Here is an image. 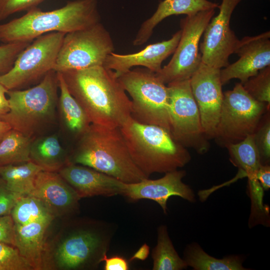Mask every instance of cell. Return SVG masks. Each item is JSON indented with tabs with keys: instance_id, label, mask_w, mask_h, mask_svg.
Instances as JSON below:
<instances>
[{
	"instance_id": "6da1fadb",
	"label": "cell",
	"mask_w": 270,
	"mask_h": 270,
	"mask_svg": "<svg viewBox=\"0 0 270 270\" xmlns=\"http://www.w3.org/2000/svg\"><path fill=\"white\" fill-rule=\"evenodd\" d=\"M60 72L92 124L120 128L131 116V100L113 70L99 66Z\"/></svg>"
},
{
	"instance_id": "7a4b0ae2",
	"label": "cell",
	"mask_w": 270,
	"mask_h": 270,
	"mask_svg": "<svg viewBox=\"0 0 270 270\" xmlns=\"http://www.w3.org/2000/svg\"><path fill=\"white\" fill-rule=\"evenodd\" d=\"M80 137L68 162L90 167L125 183L148 178L132 160L120 128L91 124Z\"/></svg>"
},
{
	"instance_id": "3957f363",
	"label": "cell",
	"mask_w": 270,
	"mask_h": 270,
	"mask_svg": "<svg viewBox=\"0 0 270 270\" xmlns=\"http://www.w3.org/2000/svg\"><path fill=\"white\" fill-rule=\"evenodd\" d=\"M100 20L98 0L69 1L60 8L46 12L36 7L20 18L0 24V42H32L50 32L66 34L83 29Z\"/></svg>"
},
{
	"instance_id": "277c9868",
	"label": "cell",
	"mask_w": 270,
	"mask_h": 270,
	"mask_svg": "<svg viewBox=\"0 0 270 270\" xmlns=\"http://www.w3.org/2000/svg\"><path fill=\"white\" fill-rule=\"evenodd\" d=\"M120 128L132 160L148 177L177 170L191 160L186 148L161 126L142 124L130 116Z\"/></svg>"
},
{
	"instance_id": "5b68a950",
	"label": "cell",
	"mask_w": 270,
	"mask_h": 270,
	"mask_svg": "<svg viewBox=\"0 0 270 270\" xmlns=\"http://www.w3.org/2000/svg\"><path fill=\"white\" fill-rule=\"evenodd\" d=\"M58 87L57 72L52 70L32 88L8 90L10 109L0 120L12 128L32 138L54 120Z\"/></svg>"
},
{
	"instance_id": "8992f818",
	"label": "cell",
	"mask_w": 270,
	"mask_h": 270,
	"mask_svg": "<svg viewBox=\"0 0 270 270\" xmlns=\"http://www.w3.org/2000/svg\"><path fill=\"white\" fill-rule=\"evenodd\" d=\"M118 78L132 98L131 117L142 124L161 126L170 133L168 88L156 73L136 68Z\"/></svg>"
},
{
	"instance_id": "52a82bcc",
	"label": "cell",
	"mask_w": 270,
	"mask_h": 270,
	"mask_svg": "<svg viewBox=\"0 0 270 270\" xmlns=\"http://www.w3.org/2000/svg\"><path fill=\"white\" fill-rule=\"evenodd\" d=\"M250 95L240 82L224 93L214 138L226 147L254 134L269 107Z\"/></svg>"
},
{
	"instance_id": "ba28073f",
	"label": "cell",
	"mask_w": 270,
	"mask_h": 270,
	"mask_svg": "<svg viewBox=\"0 0 270 270\" xmlns=\"http://www.w3.org/2000/svg\"><path fill=\"white\" fill-rule=\"evenodd\" d=\"M114 50L110 33L98 22L65 34L54 70L62 72L103 66Z\"/></svg>"
},
{
	"instance_id": "9c48e42d",
	"label": "cell",
	"mask_w": 270,
	"mask_h": 270,
	"mask_svg": "<svg viewBox=\"0 0 270 270\" xmlns=\"http://www.w3.org/2000/svg\"><path fill=\"white\" fill-rule=\"evenodd\" d=\"M64 35L52 32L34 40L20 53L12 68L0 74V82L10 90L43 78L54 69Z\"/></svg>"
},
{
	"instance_id": "30bf717a",
	"label": "cell",
	"mask_w": 270,
	"mask_h": 270,
	"mask_svg": "<svg viewBox=\"0 0 270 270\" xmlns=\"http://www.w3.org/2000/svg\"><path fill=\"white\" fill-rule=\"evenodd\" d=\"M113 230L110 225L96 224L72 232L56 248L54 264L61 270L94 268L109 248Z\"/></svg>"
},
{
	"instance_id": "8fae6325",
	"label": "cell",
	"mask_w": 270,
	"mask_h": 270,
	"mask_svg": "<svg viewBox=\"0 0 270 270\" xmlns=\"http://www.w3.org/2000/svg\"><path fill=\"white\" fill-rule=\"evenodd\" d=\"M170 134L186 148L200 153L208 148L202 125L199 109L192 94L190 79L168 84Z\"/></svg>"
},
{
	"instance_id": "7c38bea8",
	"label": "cell",
	"mask_w": 270,
	"mask_h": 270,
	"mask_svg": "<svg viewBox=\"0 0 270 270\" xmlns=\"http://www.w3.org/2000/svg\"><path fill=\"white\" fill-rule=\"evenodd\" d=\"M215 9L186 16L180 20L181 36L170 62L158 72L164 84L190 80L202 63L200 38L213 17Z\"/></svg>"
},
{
	"instance_id": "4fadbf2b",
	"label": "cell",
	"mask_w": 270,
	"mask_h": 270,
	"mask_svg": "<svg viewBox=\"0 0 270 270\" xmlns=\"http://www.w3.org/2000/svg\"><path fill=\"white\" fill-rule=\"evenodd\" d=\"M242 0H222L218 6L219 12L207 25L200 44L202 63L220 69L230 64L229 57L234 54L239 42L230 28V20Z\"/></svg>"
},
{
	"instance_id": "5bb4252c",
	"label": "cell",
	"mask_w": 270,
	"mask_h": 270,
	"mask_svg": "<svg viewBox=\"0 0 270 270\" xmlns=\"http://www.w3.org/2000/svg\"><path fill=\"white\" fill-rule=\"evenodd\" d=\"M220 72V69L202 62L190 78L192 92L208 138H214L223 100Z\"/></svg>"
},
{
	"instance_id": "9a60e30c",
	"label": "cell",
	"mask_w": 270,
	"mask_h": 270,
	"mask_svg": "<svg viewBox=\"0 0 270 270\" xmlns=\"http://www.w3.org/2000/svg\"><path fill=\"white\" fill-rule=\"evenodd\" d=\"M234 54L239 56L238 60L220 70L222 85L234 78L240 80L243 84L260 70L270 66V31L239 40Z\"/></svg>"
},
{
	"instance_id": "2e32d148",
	"label": "cell",
	"mask_w": 270,
	"mask_h": 270,
	"mask_svg": "<svg viewBox=\"0 0 270 270\" xmlns=\"http://www.w3.org/2000/svg\"><path fill=\"white\" fill-rule=\"evenodd\" d=\"M183 170L165 173L158 179L146 178L136 183H126L122 195L131 200L149 199L156 202L166 213V204L172 196H178L190 202L195 201V196L189 186L182 182L186 176Z\"/></svg>"
},
{
	"instance_id": "e0dca14e",
	"label": "cell",
	"mask_w": 270,
	"mask_h": 270,
	"mask_svg": "<svg viewBox=\"0 0 270 270\" xmlns=\"http://www.w3.org/2000/svg\"><path fill=\"white\" fill-rule=\"evenodd\" d=\"M30 195L40 200L54 218L76 212L80 199L59 174L44 170L37 174Z\"/></svg>"
},
{
	"instance_id": "ac0fdd59",
	"label": "cell",
	"mask_w": 270,
	"mask_h": 270,
	"mask_svg": "<svg viewBox=\"0 0 270 270\" xmlns=\"http://www.w3.org/2000/svg\"><path fill=\"white\" fill-rule=\"evenodd\" d=\"M60 176L82 198L122 195L124 182L90 167L68 162L59 170Z\"/></svg>"
},
{
	"instance_id": "d6986e66",
	"label": "cell",
	"mask_w": 270,
	"mask_h": 270,
	"mask_svg": "<svg viewBox=\"0 0 270 270\" xmlns=\"http://www.w3.org/2000/svg\"><path fill=\"white\" fill-rule=\"evenodd\" d=\"M180 36V30L170 39L150 44L136 53L121 54L112 52L106 57L103 66L114 72L117 77L136 66H144L156 73L162 69L163 61L174 52Z\"/></svg>"
},
{
	"instance_id": "ffe728a7",
	"label": "cell",
	"mask_w": 270,
	"mask_h": 270,
	"mask_svg": "<svg viewBox=\"0 0 270 270\" xmlns=\"http://www.w3.org/2000/svg\"><path fill=\"white\" fill-rule=\"evenodd\" d=\"M217 3L208 0H164L160 1L156 12L146 20L139 28L132 44L141 46L150 38L155 27L166 18L173 15L195 14L201 11L218 8Z\"/></svg>"
},
{
	"instance_id": "44dd1931",
	"label": "cell",
	"mask_w": 270,
	"mask_h": 270,
	"mask_svg": "<svg viewBox=\"0 0 270 270\" xmlns=\"http://www.w3.org/2000/svg\"><path fill=\"white\" fill-rule=\"evenodd\" d=\"M52 220L15 224V246L34 270L45 268L44 236Z\"/></svg>"
},
{
	"instance_id": "7402d4cb",
	"label": "cell",
	"mask_w": 270,
	"mask_h": 270,
	"mask_svg": "<svg viewBox=\"0 0 270 270\" xmlns=\"http://www.w3.org/2000/svg\"><path fill=\"white\" fill-rule=\"evenodd\" d=\"M60 96L58 106L62 121L72 134L80 136L91 124L85 112L71 94L62 74L57 72Z\"/></svg>"
},
{
	"instance_id": "603a6c76",
	"label": "cell",
	"mask_w": 270,
	"mask_h": 270,
	"mask_svg": "<svg viewBox=\"0 0 270 270\" xmlns=\"http://www.w3.org/2000/svg\"><path fill=\"white\" fill-rule=\"evenodd\" d=\"M30 158L44 170L50 172L58 171L68 162L65 151L55 134L32 140Z\"/></svg>"
},
{
	"instance_id": "cb8c5ba5",
	"label": "cell",
	"mask_w": 270,
	"mask_h": 270,
	"mask_svg": "<svg viewBox=\"0 0 270 270\" xmlns=\"http://www.w3.org/2000/svg\"><path fill=\"white\" fill-rule=\"evenodd\" d=\"M226 148L231 162L238 168L237 175L239 178L248 177V182L258 181L256 174L262 163L254 134L247 136L240 142L230 144Z\"/></svg>"
},
{
	"instance_id": "d4e9b609",
	"label": "cell",
	"mask_w": 270,
	"mask_h": 270,
	"mask_svg": "<svg viewBox=\"0 0 270 270\" xmlns=\"http://www.w3.org/2000/svg\"><path fill=\"white\" fill-rule=\"evenodd\" d=\"M42 168L32 161L14 164L0 166V177L8 188L20 195H30L34 181Z\"/></svg>"
},
{
	"instance_id": "484cf974",
	"label": "cell",
	"mask_w": 270,
	"mask_h": 270,
	"mask_svg": "<svg viewBox=\"0 0 270 270\" xmlns=\"http://www.w3.org/2000/svg\"><path fill=\"white\" fill-rule=\"evenodd\" d=\"M188 266L196 270H244L242 260L239 256H230L218 259L206 254L196 244L188 246L184 252Z\"/></svg>"
},
{
	"instance_id": "4316f807",
	"label": "cell",
	"mask_w": 270,
	"mask_h": 270,
	"mask_svg": "<svg viewBox=\"0 0 270 270\" xmlns=\"http://www.w3.org/2000/svg\"><path fill=\"white\" fill-rule=\"evenodd\" d=\"M32 138L11 128L0 142V166L30 161Z\"/></svg>"
},
{
	"instance_id": "83f0119b",
	"label": "cell",
	"mask_w": 270,
	"mask_h": 270,
	"mask_svg": "<svg viewBox=\"0 0 270 270\" xmlns=\"http://www.w3.org/2000/svg\"><path fill=\"white\" fill-rule=\"evenodd\" d=\"M152 258L154 270H180L188 267L176 252L166 226L158 228L157 244L152 250Z\"/></svg>"
},
{
	"instance_id": "f1b7e54d",
	"label": "cell",
	"mask_w": 270,
	"mask_h": 270,
	"mask_svg": "<svg viewBox=\"0 0 270 270\" xmlns=\"http://www.w3.org/2000/svg\"><path fill=\"white\" fill-rule=\"evenodd\" d=\"M15 224L24 225L42 220H52L43 202L32 195L22 196L16 200L10 213Z\"/></svg>"
},
{
	"instance_id": "f546056e",
	"label": "cell",
	"mask_w": 270,
	"mask_h": 270,
	"mask_svg": "<svg viewBox=\"0 0 270 270\" xmlns=\"http://www.w3.org/2000/svg\"><path fill=\"white\" fill-rule=\"evenodd\" d=\"M245 90L260 102L270 103V66L260 70L242 84Z\"/></svg>"
},
{
	"instance_id": "4dcf8cb0",
	"label": "cell",
	"mask_w": 270,
	"mask_h": 270,
	"mask_svg": "<svg viewBox=\"0 0 270 270\" xmlns=\"http://www.w3.org/2000/svg\"><path fill=\"white\" fill-rule=\"evenodd\" d=\"M0 270H34L14 246L0 242Z\"/></svg>"
},
{
	"instance_id": "1f68e13d",
	"label": "cell",
	"mask_w": 270,
	"mask_h": 270,
	"mask_svg": "<svg viewBox=\"0 0 270 270\" xmlns=\"http://www.w3.org/2000/svg\"><path fill=\"white\" fill-rule=\"evenodd\" d=\"M260 122L254 134V139L258 149L262 163L268 164L270 157V114Z\"/></svg>"
},
{
	"instance_id": "d6a6232c",
	"label": "cell",
	"mask_w": 270,
	"mask_h": 270,
	"mask_svg": "<svg viewBox=\"0 0 270 270\" xmlns=\"http://www.w3.org/2000/svg\"><path fill=\"white\" fill-rule=\"evenodd\" d=\"M32 42L4 44L0 46V74L8 71L20 54Z\"/></svg>"
},
{
	"instance_id": "836d02e7",
	"label": "cell",
	"mask_w": 270,
	"mask_h": 270,
	"mask_svg": "<svg viewBox=\"0 0 270 270\" xmlns=\"http://www.w3.org/2000/svg\"><path fill=\"white\" fill-rule=\"evenodd\" d=\"M44 0H0V22L10 15L36 8Z\"/></svg>"
},
{
	"instance_id": "e575fe53",
	"label": "cell",
	"mask_w": 270,
	"mask_h": 270,
	"mask_svg": "<svg viewBox=\"0 0 270 270\" xmlns=\"http://www.w3.org/2000/svg\"><path fill=\"white\" fill-rule=\"evenodd\" d=\"M20 196L10 190L0 177V216L10 214L12 208Z\"/></svg>"
},
{
	"instance_id": "d590c367",
	"label": "cell",
	"mask_w": 270,
	"mask_h": 270,
	"mask_svg": "<svg viewBox=\"0 0 270 270\" xmlns=\"http://www.w3.org/2000/svg\"><path fill=\"white\" fill-rule=\"evenodd\" d=\"M15 224L10 214L0 216V242L15 246Z\"/></svg>"
},
{
	"instance_id": "8d00e7d4",
	"label": "cell",
	"mask_w": 270,
	"mask_h": 270,
	"mask_svg": "<svg viewBox=\"0 0 270 270\" xmlns=\"http://www.w3.org/2000/svg\"><path fill=\"white\" fill-rule=\"evenodd\" d=\"M104 262V270H128L129 264L126 260L119 256H114L108 258L105 254L102 259Z\"/></svg>"
},
{
	"instance_id": "74e56055",
	"label": "cell",
	"mask_w": 270,
	"mask_h": 270,
	"mask_svg": "<svg viewBox=\"0 0 270 270\" xmlns=\"http://www.w3.org/2000/svg\"><path fill=\"white\" fill-rule=\"evenodd\" d=\"M256 178L263 190H268L270 188V166L268 164H262L258 169Z\"/></svg>"
},
{
	"instance_id": "f35d334b",
	"label": "cell",
	"mask_w": 270,
	"mask_h": 270,
	"mask_svg": "<svg viewBox=\"0 0 270 270\" xmlns=\"http://www.w3.org/2000/svg\"><path fill=\"white\" fill-rule=\"evenodd\" d=\"M8 90L0 82V118L6 114L10 109L8 98L6 94Z\"/></svg>"
},
{
	"instance_id": "ab89813d",
	"label": "cell",
	"mask_w": 270,
	"mask_h": 270,
	"mask_svg": "<svg viewBox=\"0 0 270 270\" xmlns=\"http://www.w3.org/2000/svg\"><path fill=\"white\" fill-rule=\"evenodd\" d=\"M150 253V247L148 244H142L136 253L129 260L132 262L135 260H144L148 256Z\"/></svg>"
},
{
	"instance_id": "60d3db41",
	"label": "cell",
	"mask_w": 270,
	"mask_h": 270,
	"mask_svg": "<svg viewBox=\"0 0 270 270\" xmlns=\"http://www.w3.org/2000/svg\"><path fill=\"white\" fill-rule=\"evenodd\" d=\"M11 128L9 124L0 120V142L4 134Z\"/></svg>"
}]
</instances>
